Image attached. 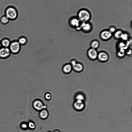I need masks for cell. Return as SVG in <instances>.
Instances as JSON below:
<instances>
[{"instance_id": "6da1fadb", "label": "cell", "mask_w": 132, "mask_h": 132, "mask_svg": "<svg viewBox=\"0 0 132 132\" xmlns=\"http://www.w3.org/2000/svg\"><path fill=\"white\" fill-rule=\"evenodd\" d=\"M79 20L83 22H85L88 21L90 19V15L89 12L85 10H82L78 14Z\"/></svg>"}, {"instance_id": "7a4b0ae2", "label": "cell", "mask_w": 132, "mask_h": 132, "mask_svg": "<svg viewBox=\"0 0 132 132\" xmlns=\"http://www.w3.org/2000/svg\"><path fill=\"white\" fill-rule=\"evenodd\" d=\"M7 17L11 19H13L16 18L17 16V12L16 10L14 8H10L8 9L6 12Z\"/></svg>"}, {"instance_id": "3957f363", "label": "cell", "mask_w": 132, "mask_h": 132, "mask_svg": "<svg viewBox=\"0 0 132 132\" xmlns=\"http://www.w3.org/2000/svg\"><path fill=\"white\" fill-rule=\"evenodd\" d=\"M10 50L14 53H16L19 51L20 49V44L17 42H12L10 45Z\"/></svg>"}, {"instance_id": "277c9868", "label": "cell", "mask_w": 132, "mask_h": 132, "mask_svg": "<svg viewBox=\"0 0 132 132\" xmlns=\"http://www.w3.org/2000/svg\"><path fill=\"white\" fill-rule=\"evenodd\" d=\"M10 50L7 48L0 49V57L5 58L7 57L10 54Z\"/></svg>"}, {"instance_id": "5b68a950", "label": "cell", "mask_w": 132, "mask_h": 132, "mask_svg": "<svg viewBox=\"0 0 132 132\" xmlns=\"http://www.w3.org/2000/svg\"><path fill=\"white\" fill-rule=\"evenodd\" d=\"M33 105L35 109L38 110H42L46 107L45 106L43 105L42 102L38 100L35 101L33 103Z\"/></svg>"}, {"instance_id": "8992f818", "label": "cell", "mask_w": 132, "mask_h": 132, "mask_svg": "<svg viewBox=\"0 0 132 132\" xmlns=\"http://www.w3.org/2000/svg\"><path fill=\"white\" fill-rule=\"evenodd\" d=\"M72 67L75 71L78 72L81 71L83 69V67L82 64L77 63L75 61H72Z\"/></svg>"}, {"instance_id": "52a82bcc", "label": "cell", "mask_w": 132, "mask_h": 132, "mask_svg": "<svg viewBox=\"0 0 132 132\" xmlns=\"http://www.w3.org/2000/svg\"><path fill=\"white\" fill-rule=\"evenodd\" d=\"M88 55L90 58L93 59H96L98 56L97 51L93 48L89 50L88 52Z\"/></svg>"}, {"instance_id": "ba28073f", "label": "cell", "mask_w": 132, "mask_h": 132, "mask_svg": "<svg viewBox=\"0 0 132 132\" xmlns=\"http://www.w3.org/2000/svg\"><path fill=\"white\" fill-rule=\"evenodd\" d=\"M111 33L107 31L103 32L101 34V37L103 39L107 40L109 38L112 36Z\"/></svg>"}, {"instance_id": "9c48e42d", "label": "cell", "mask_w": 132, "mask_h": 132, "mask_svg": "<svg viewBox=\"0 0 132 132\" xmlns=\"http://www.w3.org/2000/svg\"><path fill=\"white\" fill-rule=\"evenodd\" d=\"M98 56L99 60L102 61H107L108 59V55L105 53H100Z\"/></svg>"}, {"instance_id": "30bf717a", "label": "cell", "mask_w": 132, "mask_h": 132, "mask_svg": "<svg viewBox=\"0 0 132 132\" xmlns=\"http://www.w3.org/2000/svg\"><path fill=\"white\" fill-rule=\"evenodd\" d=\"M40 117L42 119H45L47 118L48 116V111L45 109H43L41 111L40 113Z\"/></svg>"}, {"instance_id": "8fae6325", "label": "cell", "mask_w": 132, "mask_h": 132, "mask_svg": "<svg viewBox=\"0 0 132 132\" xmlns=\"http://www.w3.org/2000/svg\"><path fill=\"white\" fill-rule=\"evenodd\" d=\"M74 108L76 109L79 110L82 107V102L80 100H77L74 103Z\"/></svg>"}, {"instance_id": "7c38bea8", "label": "cell", "mask_w": 132, "mask_h": 132, "mask_svg": "<svg viewBox=\"0 0 132 132\" xmlns=\"http://www.w3.org/2000/svg\"><path fill=\"white\" fill-rule=\"evenodd\" d=\"M71 24L73 26L78 27L79 25V20L78 19L74 18L71 20Z\"/></svg>"}, {"instance_id": "4fadbf2b", "label": "cell", "mask_w": 132, "mask_h": 132, "mask_svg": "<svg viewBox=\"0 0 132 132\" xmlns=\"http://www.w3.org/2000/svg\"><path fill=\"white\" fill-rule=\"evenodd\" d=\"M81 26L84 30L86 31L90 30L91 28V26L88 23H86L85 22H83Z\"/></svg>"}, {"instance_id": "5bb4252c", "label": "cell", "mask_w": 132, "mask_h": 132, "mask_svg": "<svg viewBox=\"0 0 132 132\" xmlns=\"http://www.w3.org/2000/svg\"><path fill=\"white\" fill-rule=\"evenodd\" d=\"M72 67L71 65L68 64L64 66L63 68L64 72L66 73H69L71 71Z\"/></svg>"}, {"instance_id": "9a60e30c", "label": "cell", "mask_w": 132, "mask_h": 132, "mask_svg": "<svg viewBox=\"0 0 132 132\" xmlns=\"http://www.w3.org/2000/svg\"><path fill=\"white\" fill-rule=\"evenodd\" d=\"M1 44L5 48H7L10 45V41L9 40L4 39L2 41Z\"/></svg>"}, {"instance_id": "2e32d148", "label": "cell", "mask_w": 132, "mask_h": 132, "mask_svg": "<svg viewBox=\"0 0 132 132\" xmlns=\"http://www.w3.org/2000/svg\"><path fill=\"white\" fill-rule=\"evenodd\" d=\"M99 45V43L95 41L93 42L91 44V46L92 48L95 49L97 48Z\"/></svg>"}, {"instance_id": "e0dca14e", "label": "cell", "mask_w": 132, "mask_h": 132, "mask_svg": "<svg viewBox=\"0 0 132 132\" xmlns=\"http://www.w3.org/2000/svg\"><path fill=\"white\" fill-rule=\"evenodd\" d=\"M123 34L122 32L121 31H118L116 32L115 34V37L116 38H121Z\"/></svg>"}, {"instance_id": "ac0fdd59", "label": "cell", "mask_w": 132, "mask_h": 132, "mask_svg": "<svg viewBox=\"0 0 132 132\" xmlns=\"http://www.w3.org/2000/svg\"><path fill=\"white\" fill-rule=\"evenodd\" d=\"M26 42V40L24 38H20L19 40V42L20 44L24 45Z\"/></svg>"}, {"instance_id": "d6986e66", "label": "cell", "mask_w": 132, "mask_h": 132, "mask_svg": "<svg viewBox=\"0 0 132 132\" xmlns=\"http://www.w3.org/2000/svg\"><path fill=\"white\" fill-rule=\"evenodd\" d=\"M8 18L7 17L4 16L2 17L1 19V21L2 23L6 24L9 21Z\"/></svg>"}, {"instance_id": "ffe728a7", "label": "cell", "mask_w": 132, "mask_h": 132, "mask_svg": "<svg viewBox=\"0 0 132 132\" xmlns=\"http://www.w3.org/2000/svg\"><path fill=\"white\" fill-rule=\"evenodd\" d=\"M29 127L31 129H34L36 127V125L34 123L32 122H30L28 124Z\"/></svg>"}, {"instance_id": "44dd1931", "label": "cell", "mask_w": 132, "mask_h": 132, "mask_svg": "<svg viewBox=\"0 0 132 132\" xmlns=\"http://www.w3.org/2000/svg\"><path fill=\"white\" fill-rule=\"evenodd\" d=\"M121 38L123 40H126L128 39V35L126 34H123L121 36Z\"/></svg>"}, {"instance_id": "7402d4cb", "label": "cell", "mask_w": 132, "mask_h": 132, "mask_svg": "<svg viewBox=\"0 0 132 132\" xmlns=\"http://www.w3.org/2000/svg\"><path fill=\"white\" fill-rule=\"evenodd\" d=\"M45 97L46 99L48 100H49L51 99V94L49 93L46 94L45 95Z\"/></svg>"}, {"instance_id": "603a6c76", "label": "cell", "mask_w": 132, "mask_h": 132, "mask_svg": "<svg viewBox=\"0 0 132 132\" xmlns=\"http://www.w3.org/2000/svg\"><path fill=\"white\" fill-rule=\"evenodd\" d=\"M124 55V52L120 51V52L118 53V55L120 57H123Z\"/></svg>"}, {"instance_id": "cb8c5ba5", "label": "cell", "mask_w": 132, "mask_h": 132, "mask_svg": "<svg viewBox=\"0 0 132 132\" xmlns=\"http://www.w3.org/2000/svg\"><path fill=\"white\" fill-rule=\"evenodd\" d=\"M22 127L24 128H26L27 127V126L26 124H23L22 125Z\"/></svg>"}, {"instance_id": "d4e9b609", "label": "cell", "mask_w": 132, "mask_h": 132, "mask_svg": "<svg viewBox=\"0 0 132 132\" xmlns=\"http://www.w3.org/2000/svg\"><path fill=\"white\" fill-rule=\"evenodd\" d=\"M110 32L111 33L114 32L115 31V30L114 28L112 27L110 28Z\"/></svg>"}, {"instance_id": "484cf974", "label": "cell", "mask_w": 132, "mask_h": 132, "mask_svg": "<svg viewBox=\"0 0 132 132\" xmlns=\"http://www.w3.org/2000/svg\"><path fill=\"white\" fill-rule=\"evenodd\" d=\"M125 45L123 43H121L120 44V45H119V46H120V47H124V46H125Z\"/></svg>"}, {"instance_id": "4316f807", "label": "cell", "mask_w": 132, "mask_h": 132, "mask_svg": "<svg viewBox=\"0 0 132 132\" xmlns=\"http://www.w3.org/2000/svg\"><path fill=\"white\" fill-rule=\"evenodd\" d=\"M127 53L128 55H130L131 53V50L128 52Z\"/></svg>"}, {"instance_id": "83f0119b", "label": "cell", "mask_w": 132, "mask_h": 132, "mask_svg": "<svg viewBox=\"0 0 132 132\" xmlns=\"http://www.w3.org/2000/svg\"><path fill=\"white\" fill-rule=\"evenodd\" d=\"M54 132H60L58 131H54Z\"/></svg>"}, {"instance_id": "f1b7e54d", "label": "cell", "mask_w": 132, "mask_h": 132, "mask_svg": "<svg viewBox=\"0 0 132 132\" xmlns=\"http://www.w3.org/2000/svg\"><path fill=\"white\" fill-rule=\"evenodd\" d=\"M1 43H0V48H1Z\"/></svg>"}]
</instances>
